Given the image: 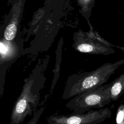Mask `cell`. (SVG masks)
I'll list each match as a JSON object with an SVG mask.
<instances>
[{
    "mask_svg": "<svg viewBox=\"0 0 124 124\" xmlns=\"http://www.w3.org/2000/svg\"><path fill=\"white\" fill-rule=\"evenodd\" d=\"M46 78L42 68L34 69L24 80L22 91L15 102L10 116V124H20L26 117L36 111L39 105L40 92Z\"/></svg>",
    "mask_w": 124,
    "mask_h": 124,
    "instance_id": "6da1fadb",
    "label": "cell"
},
{
    "mask_svg": "<svg viewBox=\"0 0 124 124\" xmlns=\"http://www.w3.org/2000/svg\"><path fill=\"white\" fill-rule=\"evenodd\" d=\"M123 64L124 59L114 63H105L92 71L69 76L65 84L62 98L64 100L70 99L80 93L103 85Z\"/></svg>",
    "mask_w": 124,
    "mask_h": 124,
    "instance_id": "7a4b0ae2",
    "label": "cell"
},
{
    "mask_svg": "<svg viewBox=\"0 0 124 124\" xmlns=\"http://www.w3.org/2000/svg\"><path fill=\"white\" fill-rule=\"evenodd\" d=\"M110 83L92 88L71 98L66 107L74 113H83L94 108H102L110 103Z\"/></svg>",
    "mask_w": 124,
    "mask_h": 124,
    "instance_id": "3957f363",
    "label": "cell"
},
{
    "mask_svg": "<svg viewBox=\"0 0 124 124\" xmlns=\"http://www.w3.org/2000/svg\"><path fill=\"white\" fill-rule=\"evenodd\" d=\"M89 25V31H79L74 33L72 46L75 49L81 53L108 55L115 52L112 47L113 46L124 52V47L114 46L107 41L94 31L91 24Z\"/></svg>",
    "mask_w": 124,
    "mask_h": 124,
    "instance_id": "277c9868",
    "label": "cell"
},
{
    "mask_svg": "<svg viewBox=\"0 0 124 124\" xmlns=\"http://www.w3.org/2000/svg\"><path fill=\"white\" fill-rule=\"evenodd\" d=\"M112 114L108 108L92 109L83 113L68 115H51L47 117L48 124H99L109 118Z\"/></svg>",
    "mask_w": 124,
    "mask_h": 124,
    "instance_id": "5b68a950",
    "label": "cell"
},
{
    "mask_svg": "<svg viewBox=\"0 0 124 124\" xmlns=\"http://www.w3.org/2000/svg\"><path fill=\"white\" fill-rule=\"evenodd\" d=\"M25 0H14L11 9V18L4 31V38L8 41L13 40L17 32L18 26L22 16Z\"/></svg>",
    "mask_w": 124,
    "mask_h": 124,
    "instance_id": "8992f818",
    "label": "cell"
},
{
    "mask_svg": "<svg viewBox=\"0 0 124 124\" xmlns=\"http://www.w3.org/2000/svg\"><path fill=\"white\" fill-rule=\"evenodd\" d=\"M4 39H1L0 42V65L14 60L18 54L17 46L11 42Z\"/></svg>",
    "mask_w": 124,
    "mask_h": 124,
    "instance_id": "52a82bcc",
    "label": "cell"
},
{
    "mask_svg": "<svg viewBox=\"0 0 124 124\" xmlns=\"http://www.w3.org/2000/svg\"><path fill=\"white\" fill-rule=\"evenodd\" d=\"M109 93L112 101H115L124 95V73L111 82Z\"/></svg>",
    "mask_w": 124,
    "mask_h": 124,
    "instance_id": "ba28073f",
    "label": "cell"
},
{
    "mask_svg": "<svg viewBox=\"0 0 124 124\" xmlns=\"http://www.w3.org/2000/svg\"><path fill=\"white\" fill-rule=\"evenodd\" d=\"M77 1L79 12L87 21L88 24H90V18L95 0H77Z\"/></svg>",
    "mask_w": 124,
    "mask_h": 124,
    "instance_id": "9c48e42d",
    "label": "cell"
},
{
    "mask_svg": "<svg viewBox=\"0 0 124 124\" xmlns=\"http://www.w3.org/2000/svg\"><path fill=\"white\" fill-rule=\"evenodd\" d=\"M115 121L116 124H124V95L117 109Z\"/></svg>",
    "mask_w": 124,
    "mask_h": 124,
    "instance_id": "30bf717a",
    "label": "cell"
},
{
    "mask_svg": "<svg viewBox=\"0 0 124 124\" xmlns=\"http://www.w3.org/2000/svg\"><path fill=\"white\" fill-rule=\"evenodd\" d=\"M45 109V107H41L36 110V111L33 114V115L31 119L25 124H37L38 120H39L41 116L43 113Z\"/></svg>",
    "mask_w": 124,
    "mask_h": 124,
    "instance_id": "8fae6325",
    "label": "cell"
},
{
    "mask_svg": "<svg viewBox=\"0 0 124 124\" xmlns=\"http://www.w3.org/2000/svg\"><path fill=\"white\" fill-rule=\"evenodd\" d=\"M55 0H45V4L46 5H50V4H52V3H54Z\"/></svg>",
    "mask_w": 124,
    "mask_h": 124,
    "instance_id": "7c38bea8",
    "label": "cell"
},
{
    "mask_svg": "<svg viewBox=\"0 0 124 124\" xmlns=\"http://www.w3.org/2000/svg\"><path fill=\"white\" fill-rule=\"evenodd\" d=\"M14 0H8V4L9 5H10V4H12L13 1H14Z\"/></svg>",
    "mask_w": 124,
    "mask_h": 124,
    "instance_id": "4fadbf2b",
    "label": "cell"
}]
</instances>
